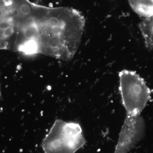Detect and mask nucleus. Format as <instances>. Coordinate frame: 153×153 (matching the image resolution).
Masks as SVG:
<instances>
[{
  "label": "nucleus",
  "instance_id": "nucleus-1",
  "mask_svg": "<svg viewBox=\"0 0 153 153\" xmlns=\"http://www.w3.org/2000/svg\"><path fill=\"white\" fill-rule=\"evenodd\" d=\"M86 141L79 124L55 121L41 144L44 153H75Z\"/></svg>",
  "mask_w": 153,
  "mask_h": 153
},
{
  "label": "nucleus",
  "instance_id": "nucleus-2",
  "mask_svg": "<svg viewBox=\"0 0 153 153\" xmlns=\"http://www.w3.org/2000/svg\"><path fill=\"white\" fill-rule=\"evenodd\" d=\"M119 77L120 92L126 112L141 114L150 100V89L135 71L122 70Z\"/></svg>",
  "mask_w": 153,
  "mask_h": 153
},
{
  "label": "nucleus",
  "instance_id": "nucleus-3",
  "mask_svg": "<svg viewBox=\"0 0 153 153\" xmlns=\"http://www.w3.org/2000/svg\"><path fill=\"white\" fill-rule=\"evenodd\" d=\"M131 7L140 16H153V0H127Z\"/></svg>",
  "mask_w": 153,
  "mask_h": 153
},
{
  "label": "nucleus",
  "instance_id": "nucleus-4",
  "mask_svg": "<svg viewBox=\"0 0 153 153\" xmlns=\"http://www.w3.org/2000/svg\"><path fill=\"white\" fill-rule=\"evenodd\" d=\"M139 28L144 40L147 49H153V16L144 18L139 24Z\"/></svg>",
  "mask_w": 153,
  "mask_h": 153
}]
</instances>
